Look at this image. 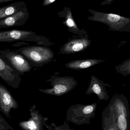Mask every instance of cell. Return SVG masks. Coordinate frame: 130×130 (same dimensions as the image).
<instances>
[{
	"instance_id": "ba28073f",
	"label": "cell",
	"mask_w": 130,
	"mask_h": 130,
	"mask_svg": "<svg viewBox=\"0 0 130 130\" xmlns=\"http://www.w3.org/2000/svg\"><path fill=\"white\" fill-rule=\"evenodd\" d=\"M20 73L0 55V77L8 85L15 89L20 87L22 78Z\"/></svg>"
},
{
	"instance_id": "5bb4252c",
	"label": "cell",
	"mask_w": 130,
	"mask_h": 130,
	"mask_svg": "<svg viewBox=\"0 0 130 130\" xmlns=\"http://www.w3.org/2000/svg\"><path fill=\"white\" fill-rule=\"evenodd\" d=\"M31 114V118L28 121L20 123V126L25 130H42L48 118L42 117L37 111H32Z\"/></svg>"
},
{
	"instance_id": "d6986e66",
	"label": "cell",
	"mask_w": 130,
	"mask_h": 130,
	"mask_svg": "<svg viewBox=\"0 0 130 130\" xmlns=\"http://www.w3.org/2000/svg\"><path fill=\"white\" fill-rule=\"evenodd\" d=\"M49 130H74L70 128L67 121H65L63 124L60 126H57L54 123H52L50 126L46 125Z\"/></svg>"
},
{
	"instance_id": "7a4b0ae2",
	"label": "cell",
	"mask_w": 130,
	"mask_h": 130,
	"mask_svg": "<svg viewBox=\"0 0 130 130\" xmlns=\"http://www.w3.org/2000/svg\"><path fill=\"white\" fill-rule=\"evenodd\" d=\"M15 50L23 56L33 67H41L51 62L54 57L52 50L45 46H28Z\"/></svg>"
},
{
	"instance_id": "ac0fdd59",
	"label": "cell",
	"mask_w": 130,
	"mask_h": 130,
	"mask_svg": "<svg viewBox=\"0 0 130 130\" xmlns=\"http://www.w3.org/2000/svg\"><path fill=\"white\" fill-rule=\"evenodd\" d=\"M118 72L121 73L123 75H127L130 74V59L123 62L121 64L115 67Z\"/></svg>"
},
{
	"instance_id": "ffe728a7",
	"label": "cell",
	"mask_w": 130,
	"mask_h": 130,
	"mask_svg": "<svg viewBox=\"0 0 130 130\" xmlns=\"http://www.w3.org/2000/svg\"><path fill=\"white\" fill-rule=\"evenodd\" d=\"M56 0H44L42 3L43 6H48L54 2Z\"/></svg>"
},
{
	"instance_id": "6da1fadb",
	"label": "cell",
	"mask_w": 130,
	"mask_h": 130,
	"mask_svg": "<svg viewBox=\"0 0 130 130\" xmlns=\"http://www.w3.org/2000/svg\"><path fill=\"white\" fill-rule=\"evenodd\" d=\"M113 115L118 130H130V110L127 98L122 94H115L108 105Z\"/></svg>"
},
{
	"instance_id": "8fae6325",
	"label": "cell",
	"mask_w": 130,
	"mask_h": 130,
	"mask_svg": "<svg viewBox=\"0 0 130 130\" xmlns=\"http://www.w3.org/2000/svg\"><path fill=\"white\" fill-rule=\"evenodd\" d=\"M106 87L111 88L110 85L98 79L95 76L91 77V82L85 92V95L91 94L97 95L99 100H108L110 98Z\"/></svg>"
},
{
	"instance_id": "7402d4cb",
	"label": "cell",
	"mask_w": 130,
	"mask_h": 130,
	"mask_svg": "<svg viewBox=\"0 0 130 130\" xmlns=\"http://www.w3.org/2000/svg\"><path fill=\"white\" fill-rule=\"evenodd\" d=\"M12 1H14V0H0V4L5 3V2H8Z\"/></svg>"
},
{
	"instance_id": "9a60e30c",
	"label": "cell",
	"mask_w": 130,
	"mask_h": 130,
	"mask_svg": "<svg viewBox=\"0 0 130 130\" xmlns=\"http://www.w3.org/2000/svg\"><path fill=\"white\" fill-rule=\"evenodd\" d=\"M104 61V60L100 59H87L72 61L66 63L65 66L71 69L80 70L100 64Z\"/></svg>"
},
{
	"instance_id": "9c48e42d",
	"label": "cell",
	"mask_w": 130,
	"mask_h": 130,
	"mask_svg": "<svg viewBox=\"0 0 130 130\" xmlns=\"http://www.w3.org/2000/svg\"><path fill=\"white\" fill-rule=\"evenodd\" d=\"M89 36H75L70 39L60 49L59 54H71L84 51L91 44Z\"/></svg>"
},
{
	"instance_id": "e0dca14e",
	"label": "cell",
	"mask_w": 130,
	"mask_h": 130,
	"mask_svg": "<svg viewBox=\"0 0 130 130\" xmlns=\"http://www.w3.org/2000/svg\"><path fill=\"white\" fill-rule=\"evenodd\" d=\"M102 130H118L113 112L108 105L102 112Z\"/></svg>"
},
{
	"instance_id": "2e32d148",
	"label": "cell",
	"mask_w": 130,
	"mask_h": 130,
	"mask_svg": "<svg viewBox=\"0 0 130 130\" xmlns=\"http://www.w3.org/2000/svg\"><path fill=\"white\" fill-rule=\"evenodd\" d=\"M26 7L24 2H18L0 8V20L13 15Z\"/></svg>"
},
{
	"instance_id": "277c9868",
	"label": "cell",
	"mask_w": 130,
	"mask_h": 130,
	"mask_svg": "<svg viewBox=\"0 0 130 130\" xmlns=\"http://www.w3.org/2000/svg\"><path fill=\"white\" fill-rule=\"evenodd\" d=\"M22 40L36 43L38 45L50 46L53 44L49 38L28 30H11L0 32V42H11Z\"/></svg>"
},
{
	"instance_id": "5b68a950",
	"label": "cell",
	"mask_w": 130,
	"mask_h": 130,
	"mask_svg": "<svg viewBox=\"0 0 130 130\" xmlns=\"http://www.w3.org/2000/svg\"><path fill=\"white\" fill-rule=\"evenodd\" d=\"M97 104L89 105L77 104L71 105L66 112L67 122L77 125L89 124L90 121L95 116Z\"/></svg>"
},
{
	"instance_id": "52a82bcc",
	"label": "cell",
	"mask_w": 130,
	"mask_h": 130,
	"mask_svg": "<svg viewBox=\"0 0 130 130\" xmlns=\"http://www.w3.org/2000/svg\"><path fill=\"white\" fill-rule=\"evenodd\" d=\"M0 55L21 75L30 72L33 67L23 56L15 50H1Z\"/></svg>"
},
{
	"instance_id": "4fadbf2b",
	"label": "cell",
	"mask_w": 130,
	"mask_h": 130,
	"mask_svg": "<svg viewBox=\"0 0 130 130\" xmlns=\"http://www.w3.org/2000/svg\"><path fill=\"white\" fill-rule=\"evenodd\" d=\"M58 14L60 17L65 18V20L63 21V23L67 27L69 32L78 36L87 35L88 34L87 31L84 29H80L78 27L73 19L70 8L67 7H64L63 10L59 12Z\"/></svg>"
},
{
	"instance_id": "30bf717a",
	"label": "cell",
	"mask_w": 130,
	"mask_h": 130,
	"mask_svg": "<svg viewBox=\"0 0 130 130\" xmlns=\"http://www.w3.org/2000/svg\"><path fill=\"white\" fill-rule=\"evenodd\" d=\"M29 16L26 7L13 15L0 20V29L23 26L29 19Z\"/></svg>"
},
{
	"instance_id": "44dd1931",
	"label": "cell",
	"mask_w": 130,
	"mask_h": 130,
	"mask_svg": "<svg viewBox=\"0 0 130 130\" xmlns=\"http://www.w3.org/2000/svg\"><path fill=\"white\" fill-rule=\"evenodd\" d=\"M115 0H105L102 2L101 5L104 6V5H107L111 4L113 3H112Z\"/></svg>"
},
{
	"instance_id": "7c38bea8",
	"label": "cell",
	"mask_w": 130,
	"mask_h": 130,
	"mask_svg": "<svg viewBox=\"0 0 130 130\" xmlns=\"http://www.w3.org/2000/svg\"><path fill=\"white\" fill-rule=\"evenodd\" d=\"M18 105L9 90L0 83V108L5 114H8L11 108L16 109Z\"/></svg>"
},
{
	"instance_id": "8992f818",
	"label": "cell",
	"mask_w": 130,
	"mask_h": 130,
	"mask_svg": "<svg viewBox=\"0 0 130 130\" xmlns=\"http://www.w3.org/2000/svg\"><path fill=\"white\" fill-rule=\"evenodd\" d=\"M46 82L50 83L52 88L42 89L39 91L47 94L59 96L65 94L74 89L78 85V82L73 77L68 76H52Z\"/></svg>"
},
{
	"instance_id": "3957f363",
	"label": "cell",
	"mask_w": 130,
	"mask_h": 130,
	"mask_svg": "<svg viewBox=\"0 0 130 130\" xmlns=\"http://www.w3.org/2000/svg\"><path fill=\"white\" fill-rule=\"evenodd\" d=\"M92 16L88 20L105 24L109 30L119 32H130V19L119 14L98 12L92 9L89 10Z\"/></svg>"
}]
</instances>
